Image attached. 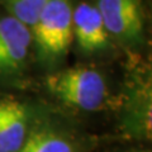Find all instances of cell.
<instances>
[{
	"instance_id": "cell-1",
	"label": "cell",
	"mask_w": 152,
	"mask_h": 152,
	"mask_svg": "<svg viewBox=\"0 0 152 152\" xmlns=\"http://www.w3.org/2000/svg\"><path fill=\"white\" fill-rule=\"evenodd\" d=\"M48 91L69 107L93 112L100 109L108 98V86L102 72L77 66L50 75L46 80Z\"/></svg>"
},
{
	"instance_id": "cell-8",
	"label": "cell",
	"mask_w": 152,
	"mask_h": 152,
	"mask_svg": "<svg viewBox=\"0 0 152 152\" xmlns=\"http://www.w3.org/2000/svg\"><path fill=\"white\" fill-rule=\"evenodd\" d=\"M4 3L14 18L31 28L48 0H4Z\"/></svg>"
},
{
	"instance_id": "cell-4",
	"label": "cell",
	"mask_w": 152,
	"mask_h": 152,
	"mask_svg": "<svg viewBox=\"0 0 152 152\" xmlns=\"http://www.w3.org/2000/svg\"><path fill=\"white\" fill-rule=\"evenodd\" d=\"M31 45L29 27L13 15L0 18V75L20 72L27 62Z\"/></svg>"
},
{
	"instance_id": "cell-5",
	"label": "cell",
	"mask_w": 152,
	"mask_h": 152,
	"mask_svg": "<svg viewBox=\"0 0 152 152\" xmlns=\"http://www.w3.org/2000/svg\"><path fill=\"white\" fill-rule=\"evenodd\" d=\"M72 33L79 48L85 53L107 50L110 36L96 5L81 3L72 10Z\"/></svg>"
},
{
	"instance_id": "cell-7",
	"label": "cell",
	"mask_w": 152,
	"mask_h": 152,
	"mask_svg": "<svg viewBox=\"0 0 152 152\" xmlns=\"http://www.w3.org/2000/svg\"><path fill=\"white\" fill-rule=\"evenodd\" d=\"M19 152H75L71 142L50 129L33 132Z\"/></svg>"
},
{
	"instance_id": "cell-6",
	"label": "cell",
	"mask_w": 152,
	"mask_h": 152,
	"mask_svg": "<svg viewBox=\"0 0 152 152\" xmlns=\"http://www.w3.org/2000/svg\"><path fill=\"white\" fill-rule=\"evenodd\" d=\"M27 107L14 99L0 100V152H19L28 137Z\"/></svg>"
},
{
	"instance_id": "cell-2",
	"label": "cell",
	"mask_w": 152,
	"mask_h": 152,
	"mask_svg": "<svg viewBox=\"0 0 152 152\" xmlns=\"http://www.w3.org/2000/svg\"><path fill=\"white\" fill-rule=\"evenodd\" d=\"M72 7L70 0H48L32 28L37 53L46 64L67 55L72 43Z\"/></svg>"
},
{
	"instance_id": "cell-3",
	"label": "cell",
	"mask_w": 152,
	"mask_h": 152,
	"mask_svg": "<svg viewBox=\"0 0 152 152\" xmlns=\"http://www.w3.org/2000/svg\"><path fill=\"white\" fill-rule=\"evenodd\" d=\"M96 8L109 36L124 43H136L141 39L145 28L141 0H98Z\"/></svg>"
}]
</instances>
